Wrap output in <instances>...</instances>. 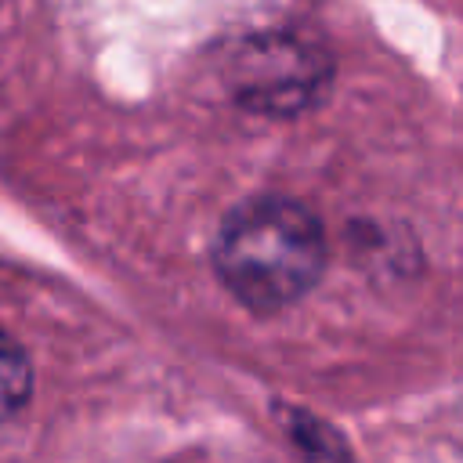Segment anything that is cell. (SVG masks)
I'll return each instance as SVG.
<instances>
[{
    "label": "cell",
    "instance_id": "cell-1",
    "mask_svg": "<svg viewBox=\"0 0 463 463\" xmlns=\"http://www.w3.org/2000/svg\"><path fill=\"white\" fill-rule=\"evenodd\" d=\"M326 235L318 217L286 195L239 203L213 242V268L228 293L250 311H282L322 275Z\"/></svg>",
    "mask_w": 463,
    "mask_h": 463
},
{
    "label": "cell",
    "instance_id": "cell-2",
    "mask_svg": "<svg viewBox=\"0 0 463 463\" xmlns=\"http://www.w3.org/2000/svg\"><path fill=\"white\" fill-rule=\"evenodd\" d=\"M224 76L239 105L264 116H297L318 101L329 61L315 43L293 33H264L232 51Z\"/></svg>",
    "mask_w": 463,
    "mask_h": 463
},
{
    "label": "cell",
    "instance_id": "cell-3",
    "mask_svg": "<svg viewBox=\"0 0 463 463\" xmlns=\"http://www.w3.org/2000/svg\"><path fill=\"white\" fill-rule=\"evenodd\" d=\"M33 398V362L25 347L0 329V427L11 423Z\"/></svg>",
    "mask_w": 463,
    "mask_h": 463
},
{
    "label": "cell",
    "instance_id": "cell-4",
    "mask_svg": "<svg viewBox=\"0 0 463 463\" xmlns=\"http://www.w3.org/2000/svg\"><path fill=\"white\" fill-rule=\"evenodd\" d=\"M286 430L293 434V441L300 445V452L311 459V463H351L344 441L318 420L311 416H300V412H289L286 416Z\"/></svg>",
    "mask_w": 463,
    "mask_h": 463
}]
</instances>
